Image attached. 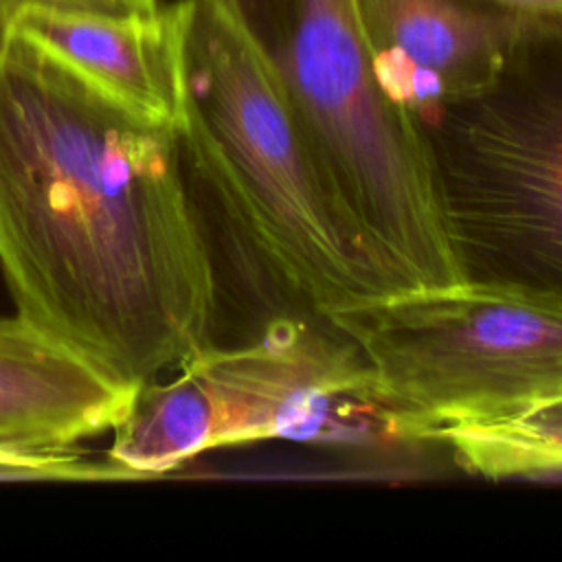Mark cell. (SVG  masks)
I'll list each match as a JSON object with an SVG mask.
<instances>
[{"mask_svg": "<svg viewBox=\"0 0 562 562\" xmlns=\"http://www.w3.org/2000/svg\"><path fill=\"white\" fill-rule=\"evenodd\" d=\"M0 272L15 316L130 389L213 345L217 277L176 123L15 29L0 46Z\"/></svg>", "mask_w": 562, "mask_h": 562, "instance_id": "cell-1", "label": "cell"}, {"mask_svg": "<svg viewBox=\"0 0 562 562\" xmlns=\"http://www.w3.org/2000/svg\"><path fill=\"white\" fill-rule=\"evenodd\" d=\"M178 145L235 248L316 321L395 292L334 202L266 48L231 0L171 4Z\"/></svg>", "mask_w": 562, "mask_h": 562, "instance_id": "cell-2", "label": "cell"}, {"mask_svg": "<svg viewBox=\"0 0 562 562\" xmlns=\"http://www.w3.org/2000/svg\"><path fill=\"white\" fill-rule=\"evenodd\" d=\"M364 369L360 404L404 441L520 419L562 400V296L459 281L325 318Z\"/></svg>", "mask_w": 562, "mask_h": 562, "instance_id": "cell-3", "label": "cell"}, {"mask_svg": "<svg viewBox=\"0 0 562 562\" xmlns=\"http://www.w3.org/2000/svg\"><path fill=\"white\" fill-rule=\"evenodd\" d=\"M419 127L463 281L562 296V20H529L492 83Z\"/></svg>", "mask_w": 562, "mask_h": 562, "instance_id": "cell-4", "label": "cell"}, {"mask_svg": "<svg viewBox=\"0 0 562 562\" xmlns=\"http://www.w3.org/2000/svg\"><path fill=\"white\" fill-rule=\"evenodd\" d=\"M351 13L380 90L417 121L492 83L529 22L487 0H351Z\"/></svg>", "mask_w": 562, "mask_h": 562, "instance_id": "cell-5", "label": "cell"}, {"mask_svg": "<svg viewBox=\"0 0 562 562\" xmlns=\"http://www.w3.org/2000/svg\"><path fill=\"white\" fill-rule=\"evenodd\" d=\"M130 391L20 316L0 318V450H72L112 430Z\"/></svg>", "mask_w": 562, "mask_h": 562, "instance_id": "cell-6", "label": "cell"}, {"mask_svg": "<svg viewBox=\"0 0 562 562\" xmlns=\"http://www.w3.org/2000/svg\"><path fill=\"white\" fill-rule=\"evenodd\" d=\"M13 29L116 99L176 123L178 40L171 7L149 18L24 9Z\"/></svg>", "mask_w": 562, "mask_h": 562, "instance_id": "cell-7", "label": "cell"}, {"mask_svg": "<svg viewBox=\"0 0 562 562\" xmlns=\"http://www.w3.org/2000/svg\"><path fill=\"white\" fill-rule=\"evenodd\" d=\"M213 448H222L220 413L200 371L184 362L176 378L147 380L130 391L112 426L108 459L134 479H147Z\"/></svg>", "mask_w": 562, "mask_h": 562, "instance_id": "cell-8", "label": "cell"}, {"mask_svg": "<svg viewBox=\"0 0 562 562\" xmlns=\"http://www.w3.org/2000/svg\"><path fill=\"white\" fill-rule=\"evenodd\" d=\"M454 461L485 479L533 476L562 470V400L520 419L457 430L441 439Z\"/></svg>", "mask_w": 562, "mask_h": 562, "instance_id": "cell-9", "label": "cell"}, {"mask_svg": "<svg viewBox=\"0 0 562 562\" xmlns=\"http://www.w3.org/2000/svg\"><path fill=\"white\" fill-rule=\"evenodd\" d=\"M0 479L18 481H132L121 465L83 461L79 450L66 452H13L0 450Z\"/></svg>", "mask_w": 562, "mask_h": 562, "instance_id": "cell-10", "label": "cell"}, {"mask_svg": "<svg viewBox=\"0 0 562 562\" xmlns=\"http://www.w3.org/2000/svg\"><path fill=\"white\" fill-rule=\"evenodd\" d=\"M13 15L24 9L103 15V18H149L162 11L158 0H2Z\"/></svg>", "mask_w": 562, "mask_h": 562, "instance_id": "cell-11", "label": "cell"}, {"mask_svg": "<svg viewBox=\"0 0 562 562\" xmlns=\"http://www.w3.org/2000/svg\"><path fill=\"white\" fill-rule=\"evenodd\" d=\"M529 20H562V0H487Z\"/></svg>", "mask_w": 562, "mask_h": 562, "instance_id": "cell-12", "label": "cell"}, {"mask_svg": "<svg viewBox=\"0 0 562 562\" xmlns=\"http://www.w3.org/2000/svg\"><path fill=\"white\" fill-rule=\"evenodd\" d=\"M11 31H13V11L0 0V46L4 44Z\"/></svg>", "mask_w": 562, "mask_h": 562, "instance_id": "cell-13", "label": "cell"}, {"mask_svg": "<svg viewBox=\"0 0 562 562\" xmlns=\"http://www.w3.org/2000/svg\"><path fill=\"white\" fill-rule=\"evenodd\" d=\"M231 2H237V0H231Z\"/></svg>", "mask_w": 562, "mask_h": 562, "instance_id": "cell-14", "label": "cell"}]
</instances>
